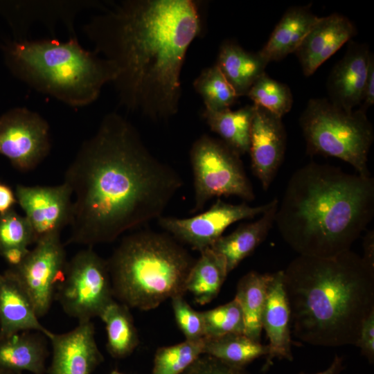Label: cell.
Segmentation results:
<instances>
[{"label": "cell", "mask_w": 374, "mask_h": 374, "mask_svg": "<svg viewBox=\"0 0 374 374\" xmlns=\"http://www.w3.org/2000/svg\"><path fill=\"white\" fill-rule=\"evenodd\" d=\"M283 270L271 274L262 315V326L269 339L268 353L262 371H267L275 358L293 360L290 310L283 285Z\"/></svg>", "instance_id": "ac0fdd59"}, {"label": "cell", "mask_w": 374, "mask_h": 374, "mask_svg": "<svg viewBox=\"0 0 374 374\" xmlns=\"http://www.w3.org/2000/svg\"><path fill=\"white\" fill-rule=\"evenodd\" d=\"M176 323L188 341H199L205 337L204 325L201 312L195 310L179 295L171 299Z\"/></svg>", "instance_id": "e575fe53"}, {"label": "cell", "mask_w": 374, "mask_h": 374, "mask_svg": "<svg viewBox=\"0 0 374 374\" xmlns=\"http://www.w3.org/2000/svg\"><path fill=\"white\" fill-rule=\"evenodd\" d=\"M268 353V346L253 341L244 334H229L204 339L203 354L237 368L245 366Z\"/></svg>", "instance_id": "83f0119b"}, {"label": "cell", "mask_w": 374, "mask_h": 374, "mask_svg": "<svg viewBox=\"0 0 374 374\" xmlns=\"http://www.w3.org/2000/svg\"><path fill=\"white\" fill-rule=\"evenodd\" d=\"M51 148L49 125L38 113L16 107L0 117V154L19 170L35 168Z\"/></svg>", "instance_id": "7c38bea8"}, {"label": "cell", "mask_w": 374, "mask_h": 374, "mask_svg": "<svg viewBox=\"0 0 374 374\" xmlns=\"http://www.w3.org/2000/svg\"><path fill=\"white\" fill-rule=\"evenodd\" d=\"M17 201L25 213L35 238V244L45 238L60 235L69 226L72 193L62 183L57 186H17Z\"/></svg>", "instance_id": "4fadbf2b"}, {"label": "cell", "mask_w": 374, "mask_h": 374, "mask_svg": "<svg viewBox=\"0 0 374 374\" xmlns=\"http://www.w3.org/2000/svg\"><path fill=\"white\" fill-rule=\"evenodd\" d=\"M370 364L374 362V311L364 319L355 344Z\"/></svg>", "instance_id": "8d00e7d4"}, {"label": "cell", "mask_w": 374, "mask_h": 374, "mask_svg": "<svg viewBox=\"0 0 374 374\" xmlns=\"http://www.w3.org/2000/svg\"><path fill=\"white\" fill-rule=\"evenodd\" d=\"M55 300L66 314L78 322L100 317L115 301L107 260L91 247L76 253L67 261Z\"/></svg>", "instance_id": "9c48e42d"}, {"label": "cell", "mask_w": 374, "mask_h": 374, "mask_svg": "<svg viewBox=\"0 0 374 374\" xmlns=\"http://www.w3.org/2000/svg\"><path fill=\"white\" fill-rule=\"evenodd\" d=\"M202 29L192 0H125L93 17L83 31L96 53L112 62L120 104L149 119L176 115L188 48Z\"/></svg>", "instance_id": "7a4b0ae2"}, {"label": "cell", "mask_w": 374, "mask_h": 374, "mask_svg": "<svg viewBox=\"0 0 374 374\" xmlns=\"http://www.w3.org/2000/svg\"><path fill=\"white\" fill-rule=\"evenodd\" d=\"M195 260L167 233H130L107 260L114 299L129 308L150 310L184 296Z\"/></svg>", "instance_id": "8992f818"}, {"label": "cell", "mask_w": 374, "mask_h": 374, "mask_svg": "<svg viewBox=\"0 0 374 374\" xmlns=\"http://www.w3.org/2000/svg\"><path fill=\"white\" fill-rule=\"evenodd\" d=\"M193 87L201 96L204 109L212 112L230 109L239 98L215 64L202 71Z\"/></svg>", "instance_id": "f546056e"}, {"label": "cell", "mask_w": 374, "mask_h": 374, "mask_svg": "<svg viewBox=\"0 0 374 374\" xmlns=\"http://www.w3.org/2000/svg\"><path fill=\"white\" fill-rule=\"evenodd\" d=\"M283 273L291 333L313 346H355L374 311V268L349 250L330 258L299 255Z\"/></svg>", "instance_id": "277c9868"}, {"label": "cell", "mask_w": 374, "mask_h": 374, "mask_svg": "<svg viewBox=\"0 0 374 374\" xmlns=\"http://www.w3.org/2000/svg\"><path fill=\"white\" fill-rule=\"evenodd\" d=\"M374 216V179L310 162L296 170L275 222L299 256L330 258L350 250Z\"/></svg>", "instance_id": "3957f363"}, {"label": "cell", "mask_w": 374, "mask_h": 374, "mask_svg": "<svg viewBox=\"0 0 374 374\" xmlns=\"http://www.w3.org/2000/svg\"><path fill=\"white\" fill-rule=\"evenodd\" d=\"M228 274L224 257L211 248L206 249L189 272L186 292L191 293L197 303L206 305L217 296Z\"/></svg>", "instance_id": "cb8c5ba5"}, {"label": "cell", "mask_w": 374, "mask_h": 374, "mask_svg": "<svg viewBox=\"0 0 374 374\" xmlns=\"http://www.w3.org/2000/svg\"><path fill=\"white\" fill-rule=\"evenodd\" d=\"M215 64L240 98L247 95L268 64L260 53L244 50L233 40L223 42Z\"/></svg>", "instance_id": "603a6c76"}, {"label": "cell", "mask_w": 374, "mask_h": 374, "mask_svg": "<svg viewBox=\"0 0 374 374\" xmlns=\"http://www.w3.org/2000/svg\"><path fill=\"white\" fill-rule=\"evenodd\" d=\"M46 337L39 332L24 331L0 339V368L32 374L46 373L48 355ZM47 338V337H46Z\"/></svg>", "instance_id": "44dd1931"}, {"label": "cell", "mask_w": 374, "mask_h": 374, "mask_svg": "<svg viewBox=\"0 0 374 374\" xmlns=\"http://www.w3.org/2000/svg\"><path fill=\"white\" fill-rule=\"evenodd\" d=\"M344 368V358L335 355L332 362L327 369L314 374H340ZM299 374L306 373L301 372Z\"/></svg>", "instance_id": "b9f144b4"}, {"label": "cell", "mask_w": 374, "mask_h": 374, "mask_svg": "<svg viewBox=\"0 0 374 374\" xmlns=\"http://www.w3.org/2000/svg\"><path fill=\"white\" fill-rule=\"evenodd\" d=\"M29 251L27 247H12L4 249L0 253L10 265L16 267L24 260Z\"/></svg>", "instance_id": "f35d334b"}, {"label": "cell", "mask_w": 374, "mask_h": 374, "mask_svg": "<svg viewBox=\"0 0 374 374\" xmlns=\"http://www.w3.org/2000/svg\"><path fill=\"white\" fill-rule=\"evenodd\" d=\"M18 374H21V373H18Z\"/></svg>", "instance_id": "f6af8a7d"}, {"label": "cell", "mask_w": 374, "mask_h": 374, "mask_svg": "<svg viewBox=\"0 0 374 374\" xmlns=\"http://www.w3.org/2000/svg\"><path fill=\"white\" fill-rule=\"evenodd\" d=\"M364 255L362 259L374 268V231L369 230L363 238Z\"/></svg>", "instance_id": "60d3db41"}, {"label": "cell", "mask_w": 374, "mask_h": 374, "mask_svg": "<svg viewBox=\"0 0 374 374\" xmlns=\"http://www.w3.org/2000/svg\"><path fill=\"white\" fill-rule=\"evenodd\" d=\"M17 202L16 195L11 188L0 184V215L12 210Z\"/></svg>", "instance_id": "ab89813d"}, {"label": "cell", "mask_w": 374, "mask_h": 374, "mask_svg": "<svg viewBox=\"0 0 374 374\" xmlns=\"http://www.w3.org/2000/svg\"><path fill=\"white\" fill-rule=\"evenodd\" d=\"M35 243L32 227L24 216L12 209L0 215V251L12 247H27Z\"/></svg>", "instance_id": "836d02e7"}, {"label": "cell", "mask_w": 374, "mask_h": 374, "mask_svg": "<svg viewBox=\"0 0 374 374\" xmlns=\"http://www.w3.org/2000/svg\"><path fill=\"white\" fill-rule=\"evenodd\" d=\"M246 96L253 105L283 118L292 109L293 96L290 87L269 77L262 75L251 86Z\"/></svg>", "instance_id": "4dcf8cb0"}, {"label": "cell", "mask_w": 374, "mask_h": 374, "mask_svg": "<svg viewBox=\"0 0 374 374\" xmlns=\"http://www.w3.org/2000/svg\"><path fill=\"white\" fill-rule=\"evenodd\" d=\"M201 312L204 325V338L244 334L242 312L235 298L229 303Z\"/></svg>", "instance_id": "d6a6232c"}, {"label": "cell", "mask_w": 374, "mask_h": 374, "mask_svg": "<svg viewBox=\"0 0 374 374\" xmlns=\"http://www.w3.org/2000/svg\"><path fill=\"white\" fill-rule=\"evenodd\" d=\"M357 33L355 25L343 15L319 17L294 53L304 75H312Z\"/></svg>", "instance_id": "2e32d148"}, {"label": "cell", "mask_w": 374, "mask_h": 374, "mask_svg": "<svg viewBox=\"0 0 374 374\" xmlns=\"http://www.w3.org/2000/svg\"><path fill=\"white\" fill-rule=\"evenodd\" d=\"M130 309L115 300L99 317L105 325L107 350L114 359L128 357L139 344L138 332Z\"/></svg>", "instance_id": "4316f807"}, {"label": "cell", "mask_w": 374, "mask_h": 374, "mask_svg": "<svg viewBox=\"0 0 374 374\" xmlns=\"http://www.w3.org/2000/svg\"><path fill=\"white\" fill-rule=\"evenodd\" d=\"M3 53L18 79L73 107L93 103L103 87L118 75L112 62L86 50L76 35L66 41L19 38L8 42Z\"/></svg>", "instance_id": "5b68a950"}, {"label": "cell", "mask_w": 374, "mask_h": 374, "mask_svg": "<svg viewBox=\"0 0 374 374\" xmlns=\"http://www.w3.org/2000/svg\"><path fill=\"white\" fill-rule=\"evenodd\" d=\"M180 374H251L245 368L230 366L208 355H200Z\"/></svg>", "instance_id": "d590c367"}, {"label": "cell", "mask_w": 374, "mask_h": 374, "mask_svg": "<svg viewBox=\"0 0 374 374\" xmlns=\"http://www.w3.org/2000/svg\"><path fill=\"white\" fill-rule=\"evenodd\" d=\"M52 346L48 374H92L104 360L95 339L91 321L79 322L73 330L47 337Z\"/></svg>", "instance_id": "9a60e30c"}, {"label": "cell", "mask_w": 374, "mask_h": 374, "mask_svg": "<svg viewBox=\"0 0 374 374\" xmlns=\"http://www.w3.org/2000/svg\"><path fill=\"white\" fill-rule=\"evenodd\" d=\"M318 19L310 5L289 8L258 52L267 64L284 59L295 53Z\"/></svg>", "instance_id": "7402d4cb"}, {"label": "cell", "mask_w": 374, "mask_h": 374, "mask_svg": "<svg viewBox=\"0 0 374 374\" xmlns=\"http://www.w3.org/2000/svg\"><path fill=\"white\" fill-rule=\"evenodd\" d=\"M255 108L253 104L237 110L226 109L212 112L204 109L202 116L211 131L241 156L249 152Z\"/></svg>", "instance_id": "d4e9b609"}, {"label": "cell", "mask_w": 374, "mask_h": 374, "mask_svg": "<svg viewBox=\"0 0 374 374\" xmlns=\"http://www.w3.org/2000/svg\"><path fill=\"white\" fill-rule=\"evenodd\" d=\"M310 155L333 157L370 176L368 156L374 140L373 127L361 107L347 112L326 98L310 99L299 118Z\"/></svg>", "instance_id": "52a82bcc"}, {"label": "cell", "mask_w": 374, "mask_h": 374, "mask_svg": "<svg viewBox=\"0 0 374 374\" xmlns=\"http://www.w3.org/2000/svg\"><path fill=\"white\" fill-rule=\"evenodd\" d=\"M110 374H125V373H123L121 372H119L117 370H113Z\"/></svg>", "instance_id": "ee69618b"}, {"label": "cell", "mask_w": 374, "mask_h": 374, "mask_svg": "<svg viewBox=\"0 0 374 374\" xmlns=\"http://www.w3.org/2000/svg\"><path fill=\"white\" fill-rule=\"evenodd\" d=\"M278 201L276 199L258 220L241 224L230 234L222 235L210 247L224 257L228 273L251 254L267 238L275 222Z\"/></svg>", "instance_id": "ffe728a7"}, {"label": "cell", "mask_w": 374, "mask_h": 374, "mask_svg": "<svg viewBox=\"0 0 374 374\" xmlns=\"http://www.w3.org/2000/svg\"><path fill=\"white\" fill-rule=\"evenodd\" d=\"M270 278L271 274L252 271L244 275L237 285L235 299L242 312L244 335L256 342H260L262 315Z\"/></svg>", "instance_id": "484cf974"}, {"label": "cell", "mask_w": 374, "mask_h": 374, "mask_svg": "<svg viewBox=\"0 0 374 374\" xmlns=\"http://www.w3.org/2000/svg\"><path fill=\"white\" fill-rule=\"evenodd\" d=\"M13 373L14 372L9 371H6V370H2V369H1V371H0V374H13Z\"/></svg>", "instance_id": "7bdbcfd3"}, {"label": "cell", "mask_w": 374, "mask_h": 374, "mask_svg": "<svg viewBox=\"0 0 374 374\" xmlns=\"http://www.w3.org/2000/svg\"><path fill=\"white\" fill-rule=\"evenodd\" d=\"M195 191L191 213L199 212L213 197L236 196L252 201L255 194L240 155L221 139L199 136L190 151Z\"/></svg>", "instance_id": "ba28073f"}, {"label": "cell", "mask_w": 374, "mask_h": 374, "mask_svg": "<svg viewBox=\"0 0 374 374\" xmlns=\"http://www.w3.org/2000/svg\"><path fill=\"white\" fill-rule=\"evenodd\" d=\"M98 3L87 1H30L19 3L18 8L23 28L34 21L52 26L57 21H63L71 35H76L73 28L76 15L87 6Z\"/></svg>", "instance_id": "f1b7e54d"}, {"label": "cell", "mask_w": 374, "mask_h": 374, "mask_svg": "<svg viewBox=\"0 0 374 374\" xmlns=\"http://www.w3.org/2000/svg\"><path fill=\"white\" fill-rule=\"evenodd\" d=\"M374 104V55H372L364 85L361 107L365 111Z\"/></svg>", "instance_id": "74e56055"}, {"label": "cell", "mask_w": 374, "mask_h": 374, "mask_svg": "<svg viewBox=\"0 0 374 374\" xmlns=\"http://www.w3.org/2000/svg\"><path fill=\"white\" fill-rule=\"evenodd\" d=\"M344 57L332 69L327 81L329 100L350 112L362 104L372 53L367 44L350 41Z\"/></svg>", "instance_id": "e0dca14e"}, {"label": "cell", "mask_w": 374, "mask_h": 374, "mask_svg": "<svg viewBox=\"0 0 374 374\" xmlns=\"http://www.w3.org/2000/svg\"><path fill=\"white\" fill-rule=\"evenodd\" d=\"M60 235L42 239L11 272L31 300L37 317H44L55 300L67 263Z\"/></svg>", "instance_id": "30bf717a"}, {"label": "cell", "mask_w": 374, "mask_h": 374, "mask_svg": "<svg viewBox=\"0 0 374 374\" xmlns=\"http://www.w3.org/2000/svg\"><path fill=\"white\" fill-rule=\"evenodd\" d=\"M255 107L249 153L252 172L267 190L284 159L287 135L281 118Z\"/></svg>", "instance_id": "5bb4252c"}, {"label": "cell", "mask_w": 374, "mask_h": 374, "mask_svg": "<svg viewBox=\"0 0 374 374\" xmlns=\"http://www.w3.org/2000/svg\"><path fill=\"white\" fill-rule=\"evenodd\" d=\"M24 331L49 336L39 321L28 295L10 270L0 274V339Z\"/></svg>", "instance_id": "d6986e66"}, {"label": "cell", "mask_w": 374, "mask_h": 374, "mask_svg": "<svg viewBox=\"0 0 374 374\" xmlns=\"http://www.w3.org/2000/svg\"><path fill=\"white\" fill-rule=\"evenodd\" d=\"M204 353V339L157 348L151 374H180Z\"/></svg>", "instance_id": "1f68e13d"}, {"label": "cell", "mask_w": 374, "mask_h": 374, "mask_svg": "<svg viewBox=\"0 0 374 374\" xmlns=\"http://www.w3.org/2000/svg\"><path fill=\"white\" fill-rule=\"evenodd\" d=\"M276 199L263 205L233 204L218 198L206 211L190 217L161 216L159 225L177 241L199 252L210 248L232 224L262 215Z\"/></svg>", "instance_id": "8fae6325"}, {"label": "cell", "mask_w": 374, "mask_h": 374, "mask_svg": "<svg viewBox=\"0 0 374 374\" xmlns=\"http://www.w3.org/2000/svg\"><path fill=\"white\" fill-rule=\"evenodd\" d=\"M63 182L74 197L64 244L91 248L159 218L183 186L178 172L155 157L116 112L82 143Z\"/></svg>", "instance_id": "6da1fadb"}]
</instances>
